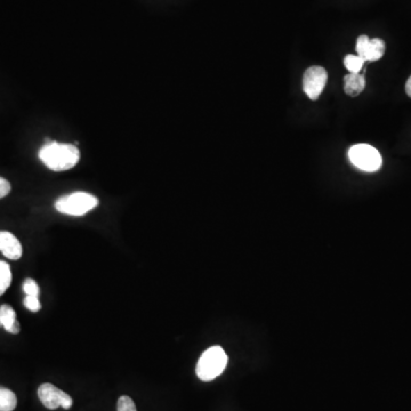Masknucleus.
I'll list each match as a JSON object with an SVG mask.
<instances>
[{"label": "nucleus", "mask_w": 411, "mask_h": 411, "mask_svg": "<svg viewBox=\"0 0 411 411\" xmlns=\"http://www.w3.org/2000/svg\"><path fill=\"white\" fill-rule=\"evenodd\" d=\"M364 58H361L359 55H348L344 58V65L350 74H360V71L364 67Z\"/></svg>", "instance_id": "13"}, {"label": "nucleus", "mask_w": 411, "mask_h": 411, "mask_svg": "<svg viewBox=\"0 0 411 411\" xmlns=\"http://www.w3.org/2000/svg\"><path fill=\"white\" fill-rule=\"evenodd\" d=\"M328 80V74L322 67H311L305 71L303 88L309 99L316 101L322 94Z\"/></svg>", "instance_id": "6"}, {"label": "nucleus", "mask_w": 411, "mask_h": 411, "mask_svg": "<svg viewBox=\"0 0 411 411\" xmlns=\"http://www.w3.org/2000/svg\"><path fill=\"white\" fill-rule=\"evenodd\" d=\"M10 183L7 179L0 177V199L5 198L6 195H10Z\"/></svg>", "instance_id": "17"}, {"label": "nucleus", "mask_w": 411, "mask_h": 411, "mask_svg": "<svg viewBox=\"0 0 411 411\" xmlns=\"http://www.w3.org/2000/svg\"><path fill=\"white\" fill-rule=\"evenodd\" d=\"M23 290L26 293V296H37L39 297L40 295V289L39 286L37 284L35 280L32 279H26L23 284Z\"/></svg>", "instance_id": "15"}, {"label": "nucleus", "mask_w": 411, "mask_h": 411, "mask_svg": "<svg viewBox=\"0 0 411 411\" xmlns=\"http://www.w3.org/2000/svg\"><path fill=\"white\" fill-rule=\"evenodd\" d=\"M357 53L366 62L378 61L385 53V42L382 39H369L368 35H362L357 38Z\"/></svg>", "instance_id": "7"}, {"label": "nucleus", "mask_w": 411, "mask_h": 411, "mask_svg": "<svg viewBox=\"0 0 411 411\" xmlns=\"http://www.w3.org/2000/svg\"><path fill=\"white\" fill-rule=\"evenodd\" d=\"M366 87L364 74H348L344 76V90L348 96L355 97L360 95Z\"/></svg>", "instance_id": "10"}, {"label": "nucleus", "mask_w": 411, "mask_h": 411, "mask_svg": "<svg viewBox=\"0 0 411 411\" xmlns=\"http://www.w3.org/2000/svg\"><path fill=\"white\" fill-rule=\"evenodd\" d=\"M350 163L364 172H376L382 167V156L369 144H357L348 151Z\"/></svg>", "instance_id": "4"}, {"label": "nucleus", "mask_w": 411, "mask_h": 411, "mask_svg": "<svg viewBox=\"0 0 411 411\" xmlns=\"http://www.w3.org/2000/svg\"><path fill=\"white\" fill-rule=\"evenodd\" d=\"M0 327H3L10 334H19L21 325L16 320V313L13 307L7 304L0 306Z\"/></svg>", "instance_id": "9"}, {"label": "nucleus", "mask_w": 411, "mask_h": 411, "mask_svg": "<svg viewBox=\"0 0 411 411\" xmlns=\"http://www.w3.org/2000/svg\"><path fill=\"white\" fill-rule=\"evenodd\" d=\"M38 398L42 405L49 410H55L58 407L69 410L74 405V400L69 394L49 382L39 386Z\"/></svg>", "instance_id": "5"}, {"label": "nucleus", "mask_w": 411, "mask_h": 411, "mask_svg": "<svg viewBox=\"0 0 411 411\" xmlns=\"http://www.w3.org/2000/svg\"><path fill=\"white\" fill-rule=\"evenodd\" d=\"M12 282V272L6 261H0V296L10 288Z\"/></svg>", "instance_id": "12"}, {"label": "nucleus", "mask_w": 411, "mask_h": 411, "mask_svg": "<svg viewBox=\"0 0 411 411\" xmlns=\"http://www.w3.org/2000/svg\"><path fill=\"white\" fill-rule=\"evenodd\" d=\"M24 306L31 312H38L39 309H42V304L39 297L37 296H26L24 300Z\"/></svg>", "instance_id": "16"}, {"label": "nucleus", "mask_w": 411, "mask_h": 411, "mask_svg": "<svg viewBox=\"0 0 411 411\" xmlns=\"http://www.w3.org/2000/svg\"><path fill=\"white\" fill-rule=\"evenodd\" d=\"M0 252L7 259L16 261L22 256V245L12 233L0 231Z\"/></svg>", "instance_id": "8"}, {"label": "nucleus", "mask_w": 411, "mask_h": 411, "mask_svg": "<svg viewBox=\"0 0 411 411\" xmlns=\"http://www.w3.org/2000/svg\"><path fill=\"white\" fill-rule=\"evenodd\" d=\"M227 355L220 346H211L199 359L195 373L202 382H211L223 373L227 364Z\"/></svg>", "instance_id": "2"}, {"label": "nucleus", "mask_w": 411, "mask_h": 411, "mask_svg": "<svg viewBox=\"0 0 411 411\" xmlns=\"http://www.w3.org/2000/svg\"><path fill=\"white\" fill-rule=\"evenodd\" d=\"M405 92L408 94L409 97H411V76L405 83Z\"/></svg>", "instance_id": "18"}, {"label": "nucleus", "mask_w": 411, "mask_h": 411, "mask_svg": "<svg viewBox=\"0 0 411 411\" xmlns=\"http://www.w3.org/2000/svg\"><path fill=\"white\" fill-rule=\"evenodd\" d=\"M39 158L51 170L63 172L76 166L80 159V152L72 144L51 142L40 149Z\"/></svg>", "instance_id": "1"}, {"label": "nucleus", "mask_w": 411, "mask_h": 411, "mask_svg": "<svg viewBox=\"0 0 411 411\" xmlns=\"http://www.w3.org/2000/svg\"><path fill=\"white\" fill-rule=\"evenodd\" d=\"M99 204V199L95 195L87 192H74L71 195H64L55 204L56 211L70 215V216H83L92 211Z\"/></svg>", "instance_id": "3"}, {"label": "nucleus", "mask_w": 411, "mask_h": 411, "mask_svg": "<svg viewBox=\"0 0 411 411\" xmlns=\"http://www.w3.org/2000/svg\"><path fill=\"white\" fill-rule=\"evenodd\" d=\"M117 411H137L136 405L131 398L122 396L119 398L118 403H117Z\"/></svg>", "instance_id": "14"}, {"label": "nucleus", "mask_w": 411, "mask_h": 411, "mask_svg": "<svg viewBox=\"0 0 411 411\" xmlns=\"http://www.w3.org/2000/svg\"><path fill=\"white\" fill-rule=\"evenodd\" d=\"M17 405L15 393L10 389L0 387V411H13Z\"/></svg>", "instance_id": "11"}]
</instances>
